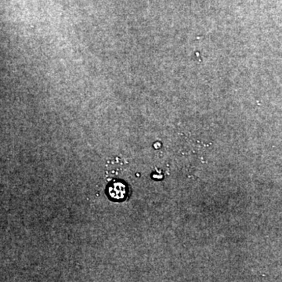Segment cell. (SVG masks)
Wrapping results in <instances>:
<instances>
[{
  "mask_svg": "<svg viewBox=\"0 0 282 282\" xmlns=\"http://www.w3.org/2000/svg\"><path fill=\"white\" fill-rule=\"evenodd\" d=\"M109 195L114 201H123L128 196L127 186L121 182H115L109 187Z\"/></svg>",
  "mask_w": 282,
  "mask_h": 282,
  "instance_id": "1",
  "label": "cell"
}]
</instances>
